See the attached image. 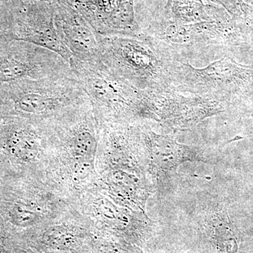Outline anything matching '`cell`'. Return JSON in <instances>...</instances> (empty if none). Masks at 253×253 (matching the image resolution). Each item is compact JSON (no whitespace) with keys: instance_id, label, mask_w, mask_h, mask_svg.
<instances>
[{"instance_id":"6da1fadb","label":"cell","mask_w":253,"mask_h":253,"mask_svg":"<svg viewBox=\"0 0 253 253\" xmlns=\"http://www.w3.org/2000/svg\"><path fill=\"white\" fill-rule=\"evenodd\" d=\"M49 162L59 187L69 194L87 189L95 177L101 127L90 102L46 123Z\"/></svg>"},{"instance_id":"7a4b0ae2","label":"cell","mask_w":253,"mask_h":253,"mask_svg":"<svg viewBox=\"0 0 253 253\" xmlns=\"http://www.w3.org/2000/svg\"><path fill=\"white\" fill-rule=\"evenodd\" d=\"M90 102L75 74L0 83V118L49 122Z\"/></svg>"},{"instance_id":"3957f363","label":"cell","mask_w":253,"mask_h":253,"mask_svg":"<svg viewBox=\"0 0 253 253\" xmlns=\"http://www.w3.org/2000/svg\"><path fill=\"white\" fill-rule=\"evenodd\" d=\"M144 33L165 57L187 63L226 52L247 38L229 14L215 21L192 24H181L163 17L151 23Z\"/></svg>"},{"instance_id":"277c9868","label":"cell","mask_w":253,"mask_h":253,"mask_svg":"<svg viewBox=\"0 0 253 253\" xmlns=\"http://www.w3.org/2000/svg\"><path fill=\"white\" fill-rule=\"evenodd\" d=\"M70 66L89 98L100 127L111 123L156 121L151 94L131 85L104 63L91 66L73 59Z\"/></svg>"},{"instance_id":"5b68a950","label":"cell","mask_w":253,"mask_h":253,"mask_svg":"<svg viewBox=\"0 0 253 253\" xmlns=\"http://www.w3.org/2000/svg\"><path fill=\"white\" fill-rule=\"evenodd\" d=\"M99 42L103 63L131 85L149 94L174 91V61L156 49L144 33L141 38L99 36Z\"/></svg>"},{"instance_id":"8992f818","label":"cell","mask_w":253,"mask_h":253,"mask_svg":"<svg viewBox=\"0 0 253 253\" xmlns=\"http://www.w3.org/2000/svg\"><path fill=\"white\" fill-rule=\"evenodd\" d=\"M173 90L216 100L229 106L253 89V68L236 62L229 55L203 68L187 63H172Z\"/></svg>"},{"instance_id":"52a82bcc","label":"cell","mask_w":253,"mask_h":253,"mask_svg":"<svg viewBox=\"0 0 253 253\" xmlns=\"http://www.w3.org/2000/svg\"><path fill=\"white\" fill-rule=\"evenodd\" d=\"M73 74L69 63L54 51L15 40L0 42V83Z\"/></svg>"},{"instance_id":"ba28073f","label":"cell","mask_w":253,"mask_h":253,"mask_svg":"<svg viewBox=\"0 0 253 253\" xmlns=\"http://www.w3.org/2000/svg\"><path fill=\"white\" fill-rule=\"evenodd\" d=\"M11 39L26 42L54 51L71 63L73 56L60 39L54 23L53 5L45 1H28L15 12Z\"/></svg>"},{"instance_id":"9c48e42d","label":"cell","mask_w":253,"mask_h":253,"mask_svg":"<svg viewBox=\"0 0 253 253\" xmlns=\"http://www.w3.org/2000/svg\"><path fill=\"white\" fill-rule=\"evenodd\" d=\"M187 94L175 91L151 94L156 121L174 130L186 129L205 118L224 112L230 106L221 101Z\"/></svg>"},{"instance_id":"30bf717a","label":"cell","mask_w":253,"mask_h":253,"mask_svg":"<svg viewBox=\"0 0 253 253\" xmlns=\"http://www.w3.org/2000/svg\"><path fill=\"white\" fill-rule=\"evenodd\" d=\"M72 6L99 36H144L134 16V0H73Z\"/></svg>"},{"instance_id":"8fae6325","label":"cell","mask_w":253,"mask_h":253,"mask_svg":"<svg viewBox=\"0 0 253 253\" xmlns=\"http://www.w3.org/2000/svg\"><path fill=\"white\" fill-rule=\"evenodd\" d=\"M53 6L58 36L73 59L91 66L103 63L99 36L84 17L69 3L56 2Z\"/></svg>"},{"instance_id":"7c38bea8","label":"cell","mask_w":253,"mask_h":253,"mask_svg":"<svg viewBox=\"0 0 253 253\" xmlns=\"http://www.w3.org/2000/svg\"><path fill=\"white\" fill-rule=\"evenodd\" d=\"M138 126L144 149L149 154L151 167L156 172H174L181 164L188 161L207 162L199 148L179 144L173 136L158 134L143 125Z\"/></svg>"},{"instance_id":"4fadbf2b","label":"cell","mask_w":253,"mask_h":253,"mask_svg":"<svg viewBox=\"0 0 253 253\" xmlns=\"http://www.w3.org/2000/svg\"><path fill=\"white\" fill-rule=\"evenodd\" d=\"M229 14L224 10L206 5L202 0H168L164 17L181 24L212 21Z\"/></svg>"},{"instance_id":"5bb4252c","label":"cell","mask_w":253,"mask_h":253,"mask_svg":"<svg viewBox=\"0 0 253 253\" xmlns=\"http://www.w3.org/2000/svg\"><path fill=\"white\" fill-rule=\"evenodd\" d=\"M92 196L86 199L89 205H86V214L88 215H94L95 217L101 219L111 227L123 230L130 224V219H134V213H131L129 210H124L123 208H118L106 198V196L95 194L92 193Z\"/></svg>"},{"instance_id":"9a60e30c","label":"cell","mask_w":253,"mask_h":253,"mask_svg":"<svg viewBox=\"0 0 253 253\" xmlns=\"http://www.w3.org/2000/svg\"><path fill=\"white\" fill-rule=\"evenodd\" d=\"M222 6L234 22L246 35L251 30L253 21V10L244 0H209Z\"/></svg>"},{"instance_id":"2e32d148","label":"cell","mask_w":253,"mask_h":253,"mask_svg":"<svg viewBox=\"0 0 253 253\" xmlns=\"http://www.w3.org/2000/svg\"><path fill=\"white\" fill-rule=\"evenodd\" d=\"M211 235L214 246L221 253H235L237 251L236 240L225 221L213 219Z\"/></svg>"},{"instance_id":"e0dca14e","label":"cell","mask_w":253,"mask_h":253,"mask_svg":"<svg viewBox=\"0 0 253 253\" xmlns=\"http://www.w3.org/2000/svg\"><path fill=\"white\" fill-rule=\"evenodd\" d=\"M14 15L15 11H8L4 3L0 1V42L12 41L11 33Z\"/></svg>"},{"instance_id":"ac0fdd59","label":"cell","mask_w":253,"mask_h":253,"mask_svg":"<svg viewBox=\"0 0 253 253\" xmlns=\"http://www.w3.org/2000/svg\"><path fill=\"white\" fill-rule=\"evenodd\" d=\"M36 1H45V2H53V3H56L57 2V1H59V0H36Z\"/></svg>"},{"instance_id":"d6986e66","label":"cell","mask_w":253,"mask_h":253,"mask_svg":"<svg viewBox=\"0 0 253 253\" xmlns=\"http://www.w3.org/2000/svg\"><path fill=\"white\" fill-rule=\"evenodd\" d=\"M68 1H69V2L71 3V5H72L73 0H68Z\"/></svg>"},{"instance_id":"ffe728a7","label":"cell","mask_w":253,"mask_h":253,"mask_svg":"<svg viewBox=\"0 0 253 253\" xmlns=\"http://www.w3.org/2000/svg\"><path fill=\"white\" fill-rule=\"evenodd\" d=\"M136 253H141L140 252V251H138L137 252H136Z\"/></svg>"}]
</instances>
